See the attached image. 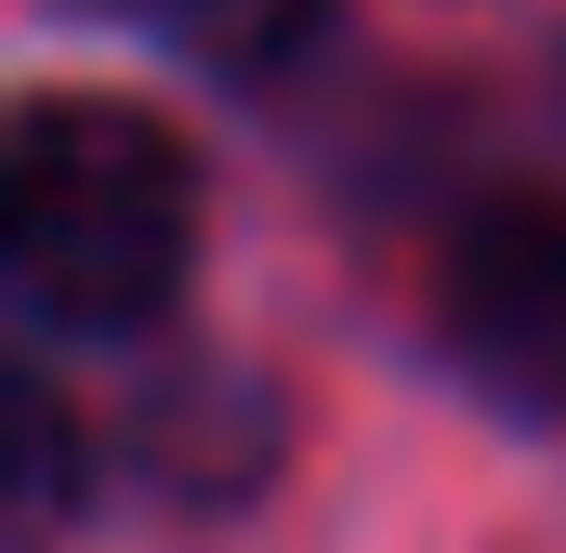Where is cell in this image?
I'll return each mask as SVG.
<instances>
[{"label": "cell", "instance_id": "4", "mask_svg": "<svg viewBox=\"0 0 566 553\" xmlns=\"http://www.w3.org/2000/svg\"><path fill=\"white\" fill-rule=\"evenodd\" d=\"M13 409H27V474H13V514H27V541H40V528L66 514V409H53V383H27Z\"/></svg>", "mask_w": 566, "mask_h": 553}, {"label": "cell", "instance_id": "1", "mask_svg": "<svg viewBox=\"0 0 566 553\" xmlns=\"http://www.w3.org/2000/svg\"><path fill=\"white\" fill-rule=\"evenodd\" d=\"M0 211H13V276L66 330H133L185 290L198 251V171L145 106L106 93H40L0 145Z\"/></svg>", "mask_w": 566, "mask_h": 553}, {"label": "cell", "instance_id": "3", "mask_svg": "<svg viewBox=\"0 0 566 553\" xmlns=\"http://www.w3.org/2000/svg\"><path fill=\"white\" fill-rule=\"evenodd\" d=\"M119 13H145L158 40H185L211 66H277L290 40L316 27V0H119Z\"/></svg>", "mask_w": 566, "mask_h": 553}, {"label": "cell", "instance_id": "2", "mask_svg": "<svg viewBox=\"0 0 566 553\" xmlns=\"http://www.w3.org/2000/svg\"><path fill=\"white\" fill-rule=\"evenodd\" d=\"M434 330L501 409L566 421V198H488L434 251Z\"/></svg>", "mask_w": 566, "mask_h": 553}]
</instances>
